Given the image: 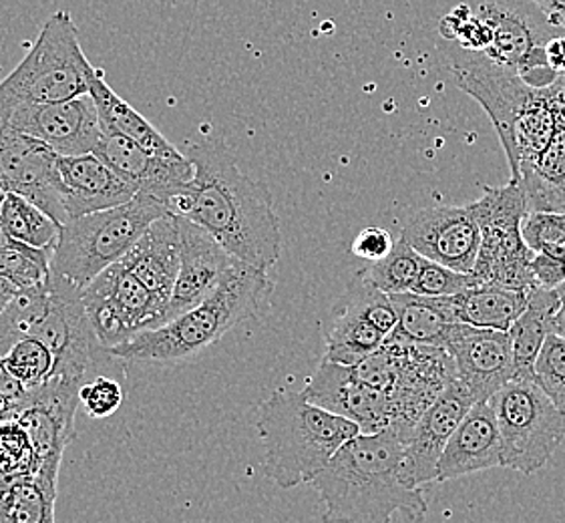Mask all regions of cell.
<instances>
[{"mask_svg": "<svg viewBox=\"0 0 565 523\" xmlns=\"http://www.w3.org/2000/svg\"><path fill=\"white\" fill-rule=\"evenodd\" d=\"M395 242L388 230L371 226L361 230L352 239V254L366 262L383 260L395 248Z\"/></svg>", "mask_w": 565, "mask_h": 523, "instance_id": "obj_38", "label": "cell"}, {"mask_svg": "<svg viewBox=\"0 0 565 523\" xmlns=\"http://www.w3.org/2000/svg\"><path fill=\"white\" fill-rule=\"evenodd\" d=\"M90 71L73 17L67 11L51 14L26 57L0 81V117L24 105L87 95Z\"/></svg>", "mask_w": 565, "mask_h": 523, "instance_id": "obj_6", "label": "cell"}, {"mask_svg": "<svg viewBox=\"0 0 565 523\" xmlns=\"http://www.w3.org/2000/svg\"><path fill=\"white\" fill-rule=\"evenodd\" d=\"M533 2L542 11L547 23L565 33V0H533Z\"/></svg>", "mask_w": 565, "mask_h": 523, "instance_id": "obj_42", "label": "cell"}, {"mask_svg": "<svg viewBox=\"0 0 565 523\" xmlns=\"http://www.w3.org/2000/svg\"><path fill=\"white\" fill-rule=\"evenodd\" d=\"M89 95L97 105L103 127L124 134L125 137L134 139L139 146L158 156H166V158L181 156L178 148L171 146L170 141L161 136L143 115L137 114V109L109 87V83L103 77V71H97L95 67L89 73Z\"/></svg>", "mask_w": 565, "mask_h": 523, "instance_id": "obj_25", "label": "cell"}, {"mask_svg": "<svg viewBox=\"0 0 565 523\" xmlns=\"http://www.w3.org/2000/svg\"><path fill=\"white\" fill-rule=\"evenodd\" d=\"M559 305L562 288L535 286L530 290L527 307L508 330L513 346L515 376H535L533 364L542 351L543 342L554 332L555 312Z\"/></svg>", "mask_w": 565, "mask_h": 523, "instance_id": "obj_24", "label": "cell"}, {"mask_svg": "<svg viewBox=\"0 0 565 523\" xmlns=\"http://www.w3.org/2000/svg\"><path fill=\"white\" fill-rule=\"evenodd\" d=\"M476 285H479V280L473 274L459 273L445 264L425 258L418 270L417 282L411 292L425 296H455Z\"/></svg>", "mask_w": 565, "mask_h": 523, "instance_id": "obj_36", "label": "cell"}, {"mask_svg": "<svg viewBox=\"0 0 565 523\" xmlns=\"http://www.w3.org/2000/svg\"><path fill=\"white\" fill-rule=\"evenodd\" d=\"M19 292H21V288H19V286L0 276V312L11 305L12 298L19 295Z\"/></svg>", "mask_w": 565, "mask_h": 523, "instance_id": "obj_43", "label": "cell"}, {"mask_svg": "<svg viewBox=\"0 0 565 523\" xmlns=\"http://www.w3.org/2000/svg\"><path fill=\"white\" fill-rule=\"evenodd\" d=\"M0 119L23 134L41 139L58 156L90 153L103 137L99 111L89 93L67 102L17 107Z\"/></svg>", "mask_w": 565, "mask_h": 523, "instance_id": "obj_15", "label": "cell"}, {"mask_svg": "<svg viewBox=\"0 0 565 523\" xmlns=\"http://www.w3.org/2000/svg\"><path fill=\"white\" fill-rule=\"evenodd\" d=\"M545 58L557 77H565V34H555L545 43Z\"/></svg>", "mask_w": 565, "mask_h": 523, "instance_id": "obj_41", "label": "cell"}, {"mask_svg": "<svg viewBox=\"0 0 565 523\" xmlns=\"http://www.w3.org/2000/svg\"><path fill=\"white\" fill-rule=\"evenodd\" d=\"M495 467H503L498 417L489 401H477L443 449L437 463V481L443 483Z\"/></svg>", "mask_w": 565, "mask_h": 523, "instance_id": "obj_20", "label": "cell"}, {"mask_svg": "<svg viewBox=\"0 0 565 523\" xmlns=\"http://www.w3.org/2000/svg\"><path fill=\"white\" fill-rule=\"evenodd\" d=\"M57 160L55 149L0 119V190L29 198L65 224Z\"/></svg>", "mask_w": 565, "mask_h": 523, "instance_id": "obj_12", "label": "cell"}, {"mask_svg": "<svg viewBox=\"0 0 565 523\" xmlns=\"http://www.w3.org/2000/svg\"><path fill=\"white\" fill-rule=\"evenodd\" d=\"M264 473L278 488L310 483L342 445L361 433L356 423L308 401L305 391H276L258 409Z\"/></svg>", "mask_w": 565, "mask_h": 523, "instance_id": "obj_4", "label": "cell"}, {"mask_svg": "<svg viewBox=\"0 0 565 523\" xmlns=\"http://www.w3.org/2000/svg\"><path fill=\"white\" fill-rule=\"evenodd\" d=\"M4 195H7V192L0 190V248H12V246H21V244L12 238L11 234H9V230L4 226V220H2V202H4Z\"/></svg>", "mask_w": 565, "mask_h": 523, "instance_id": "obj_44", "label": "cell"}, {"mask_svg": "<svg viewBox=\"0 0 565 523\" xmlns=\"http://www.w3.org/2000/svg\"><path fill=\"white\" fill-rule=\"evenodd\" d=\"M51 300L53 295L46 282L33 288H21L11 305L0 312V356L9 353L17 342L33 337L39 322L51 307Z\"/></svg>", "mask_w": 565, "mask_h": 523, "instance_id": "obj_29", "label": "cell"}, {"mask_svg": "<svg viewBox=\"0 0 565 523\" xmlns=\"http://www.w3.org/2000/svg\"><path fill=\"white\" fill-rule=\"evenodd\" d=\"M498 417L503 467L532 476L564 444L565 415L535 376H515L489 398Z\"/></svg>", "mask_w": 565, "mask_h": 523, "instance_id": "obj_7", "label": "cell"}, {"mask_svg": "<svg viewBox=\"0 0 565 523\" xmlns=\"http://www.w3.org/2000/svg\"><path fill=\"white\" fill-rule=\"evenodd\" d=\"M57 166L67 220L127 204L137 194L95 151L58 156Z\"/></svg>", "mask_w": 565, "mask_h": 523, "instance_id": "obj_21", "label": "cell"}, {"mask_svg": "<svg viewBox=\"0 0 565 523\" xmlns=\"http://www.w3.org/2000/svg\"><path fill=\"white\" fill-rule=\"evenodd\" d=\"M302 391L308 401L356 423L361 433L383 431L393 419L391 398L385 391L362 381L354 366L349 364L322 359Z\"/></svg>", "mask_w": 565, "mask_h": 523, "instance_id": "obj_17", "label": "cell"}, {"mask_svg": "<svg viewBox=\"0 0 565 523\" xmlns=\"http://www.w3.org/2000/svg\"><path fill=\"white\" fill-rule=\"evenodd\" d=\"M521 236L533 254H547L555 260L565 262V210L527 212L521 224Z\"/></svg>", "mask_w": 565, "mask_h": 523, "instance_id": "obj_34", "label": "cell"}, {"mask_svg": "<svg viewBox=\"0 0 565 523\" xmlns=\"http://www.w3.org/2000/svg\"><path fill=\"white\" fill-rule=\"evenodd\" d=\"M423 262H425L423 254H418L405 239L398 238L395 242V248L386 258L369 262L371 266H366L361 274L386 295L408 292L417 282Z\"/></svg>", "mask_w": 565, "mask_h": 523, "instance_id": "obj_30", "label": "cell"}, {"mask_svg": "<svg viewBox=\"0 0 565 523\" xmlns=\"http://www.w3.org/2000/svg\"><path fill=\"white\" fill-rule=\"evenodd\" d=\"M175 220L180 228V273L166 310V322L198 307L238 260L190 217L175 216Z\"/></svg>", "mask_w": 565, "mask_h": 523, "instance_id": "obj_19", "label": "cell"}, {"mask_svg": "<svg viewBox=\"0 0 565 523\" xmlns=\"http://www.w3.org/2000/svg\"><path fill=\"white\" fill-rule=\"evenodd\" d=\"M39 471V457L29 433L17 419L0 421V490L12 481L33 478Z\"/></svg>", "mask_w": 565, "mask_h": 523, "instance_id": "obj_31", "label": "cell"}, {"mask_svg": "<svg viewBox=\"0 0 565 523\" xmlns=\"http://www.w3.org/2000/svg\"><path fill=\"white\" fill-rule=\"evenodd\" d=\"M530 292L505 288L499 285L471 286L461 295H455L457 314L461 322L481 327V329L505 330L520 319L527 307Z\"/></svg>", "mask_w": 565, "mask_h": 523, "instance_id": "obj_26", "label": "cell"}, {"mask_svg": "<svg viewBox=\"0 0 565 523\" xmlns=\"http://www.w3.org/2000/svg\"><path fill=\"white\" fill-rule=\"evenodd\" d=\"M469 205L481 228V248L471 274L483 285L533 290L537 286L533 250L521 236L530 205L521 182L511 178L503 188H486L483 195Z\"/></svg>", "mask_w": 565, "mask_h": 523, "instance_id": "obj_8", "label": "cell"}, {"mask_svg": "<svg viewBox=\"0 0 565 523\" xmlns=\"http://www.w3.org/2000/svg\"><path fill=\"white\" fill-rule=\"evenodd\" d=\"M473 393L459 376H452L439 397L430 403L408 433L403 459V476L408 485L423 488L437 481V463L452 431L463 421L467 410L476 405Z\"/></svg>", "mask_w": 565, "mask_h": 523, "instance_id": "obj_16", "label": "cell"}, {"mask_svg": "<svg viewBox=\"0 0 565 523\" xmlns=\"http://www.w3.org/2000/svg\"><path fill=\"white\" fill-rule=\"evenodd\" d=\"M391 300L398 314V324L393 334L408 342L433 344L441 349L447 330L455 322H461L455 296H425L408 290L391 295Z\"/></svg>", "mask_w": 565, "mask_h": 523, "instance_id": "obj_23", "label": "cell"}, {"mask_svg": "<svg viewBox=\"0 0 565 523\" xmlns=\"http://www.w3.org/2000/svg\"><path fill=\"white\" fill-rule=\"evenodd\" d=\"M55 498L57 491L49 490L34 476L17 479L0 490V522H55Z\"/></svg>", "mask_w": 565, "mask_h": 523, "instance_id": "obj_28", "label": "cell"}, {"mask_svg": "<svg viewBox=\"0 0 565 523\" xmlns=\"http://www.w3.org/2000/svg\"><path fill=\"white\" fill-rule=\"evenodd\" d=\"M266 270L236 260L222 282L198 307L168 320L158 329L143 330L111 349L131 364H180L204 353L244 320L256 319L270 300Z\"/></svg>", "mask_w": 565, "mask_h": 523, "instance_id": "obj_3", "label": "cell"}, {"mask_svg": "<svg viewBox=\"0 0 565 523\" xmlns=\"http://www.w3.org/2000/svg\"><path fill=\"white\" fill-rule=\"evenodd\" d=\"M81 305L107 349L166 322V305H161L158 296L139 282L121 260L93 278L81 292Z\"/></svg>", "mask_w": 565, "mask_h": 523, "instance_id": "obj_10", "label": "cell"}, {"mask_svg": "<svg viewBox=\"0 0 565 523\" xmlns=\"http://www.w3.org/2000/svg\"><path fill=\"white\" fill-rule=\"evenodd\" d=\"M396 324L398 314L391 295L359 273L328 317L324 359L354 366L379 351L395 332Z\"/></svg>", "mask_w": 565, "mask_h": 523, "instance_id": "obj_11", "label": "cell"}, {"mask_svg": "<svg viewBox=\"0 0 565 523\" xmlns=\"http://www.w3.org/2000/svg\"><path fill=\"white\" fill-rule=\"evenodd\" d=\"M51 254L53 250L31 248L24 244L0 248V276L19 288L45 285L51 268Z\"/></svg>", "mask_w": 565, "mask_h": 523, "instance_id": "obj_33", "label": "cell"}, {"mask_svg": "<svg viewBox=\"0 0 565 523\" xmlns=\"http://www.w3.org/2000/svg\"><path fill=\"white\" fill-rule=\"evenodd\" d=\"M26 395H29L26 387L17 376L12 375L4 359L0 356V410H2L4 419L14 417V413L23 407Z\"/></svg>", "mask_w": 565, "mask_h": 523, "instance_id": "obj_39", "label": "cell"}, {"mask_svg": "<svg viewBox=\"0 0 565 523\" xmlns=\"http://www.w3.org/2000/svg\"><path fill=\"white\" fill-rule=\"evenodd\" d=\"M401 238L427 260L459 273H473L481 248V228L471 205H433L408 217Z\"/></svg>", "mask_w": 565, "mask_h": 523, "instance_id": "obj_14", "label": "cell"}, {"mask_svg": "<svg viewBox=\"0 0 565 523\" xmlns=\"http://www.w3.org/2000/svg\"><path fill=\"white\" fill-rule=\"evenodd\" d=\"M532 268L537 286L562 288L565 285V262L555 260L547 254H533Z\"/></svg>", "mask_w": 565, "mask_h": 523, "instance_id": "obj_40", "label": "cell"}, {"mask_svg": "<svg viewBox=\"0 0 565 523\" xmlns=\"http://www.w3.org/2000/svg\"><path fill=\"white\" fill-rule=\"evenodd\" d=\"M523 0H471V9L493 31L486 57L503 67L515 68L521 79L535 89H545L559 79L545 58V43L555 34H565L545 21L532 0L530 9Z\"/></svg>", "mask_w": 565, "mask_h": 523, "instance_id": "obj_9", "label": "cell"}, {"mask_svg": "<svg viewBox=\"0 0 565 523\" xmlns=\"http://www.w3.org/2000/svg\"><path fill=\"white\" fill-rule=\"evenodd\" d=\"M170 214L161 200L134 195L127 204L71 217L51 254L46 286L53 295L81 298V292L103 270L121 260L151 222Z\"/></svg>", "mask_w": 565, "mask_h": 523, "instance_id": "obj_5", "label": "cell"}, {"mask_svg": "<svg viewBox=\"0 0 565 523\" xmlns=\"http://www.w3.org/2000/svg\"><path fill=\"white\" fill-rule=\"evenodd\" d=\"M2 359L12 375L23 383L26 391L41 387L55 371V354L45 342L34 337L17 342Z\"/></svg>", "mask_w": 565, "mask_h": 523, "instance_id": "obj_32", "label": "cell"}, {"mask_svg": "<svg viewBox=\"0 0 565 523\" xmlns=\"http://www.w3.org/2000/svg\"><path fill=\"white\" fill-rule=\"evenodd\" d=\"M533 375L565 415V339L552 332L533 364Z\"/></svg>", "mask_w": 565, "mask_h": 523, "instance_id": "obj_35", "label": "cell"}, {"mask_svg": "<svg viewBox=\"0 0 565 523\" xmlns=\"http://www.w3.org/2000/svg\"><path fill=\"white\" fill-rule=\"evenodd\" d=\"M180 248L178 220L173 214H166L151 222L141 238L121 258L125 268H129L139 282L158 296L166 310L180 273Z\"/></svg>", "mask_w": 565, "mask_h": 523, "instance_id": "obj_22", "label": "cell"}, {"mask_svg": "<svg viewBox=\"0 0 565 523\" xmlns=\"http://www.w3.org/2000/svg\"><path fill=\"white\" fill-rule=\"evenodd\" d=\"M95 153L111 170L129 183L137 194L153 195L168 204L171 195L178 194L185 183L192 182L193 166L185 153L178 158H166L139 146L119 131L103 127V137Z\"/></svg>", "mask_w": 565, "mask_h": 523, "instance_id": "obj_18", "label": "cell"}, {"mask_svg": "<svg viewBox=\"0 0 565 523\" xmlns=\"http://www.w3.org/2000/svg\"><path fill=\"white\" fill-rule=\"evenodd\" d=\"M405 437L395 427L359 433L310 481L327 522H418L427 501L403 476Z\"/></svg>", "mask_w": 565, "mask_h": 523, "instance_id": "obj_2", "label": "cell"}, {"mask_svg": "<svg viewBox=\"0 0 565 523\" xmlns=\"http://www.w3.org/2000/svg\"><path fill=\"white\" fill-rule=\"evenodd\" d=\"M2 220L12 238L31 248L53 250L61 234V222L46 214L41 205L21 194H7L2 202Z\"/></svg>", "mask_w": 565, "mask_h": 523, "instance_id": "obj_27", "label": "cell"}, {"mask_svg": "<svg viewBox=\"0 0 565 523\" xmlns=\"http://www.w3.org/2000/svg\"><path fill=\"white\" fill-rule=\"evenodd\" d=\"M185 156L192 161V182L171 195L168 212L190 217L234 258L268 273L282 254L270 190L239 170L232 149L220 137L188 143Z\"/></svg>", "mask_w": 565, "mask_h": 523, "instance_id": "obj_1", "label": "cell"}, {"mask_svg": "<svg viewBox=\"0 0 565 523\" xmlns=\"http://www.w3.org/2000/svg\"><path fill=\"white\" fill-rule=\"evenodd\" d=\"M441 349L451 356L457 376L476 401H489L499 388L515 378V361L509 332L455 322L447 330Z\"/></svg>", "mask_w": 565, "mask_h": 523, "instance_id": "obj_13", "label": "cell"}, {"mask_svg": "<svg viewBox=\"0 0 565 523\" xmlns=\"http://www.w3.org/2000/svg\"><path fill=\"white\" fill-rule=\"evenodd\" d=\"M124 397L121 381L111 375L93 376L79 391L81 405L90 419L114 417Z\"/></svg>", "mask_w": 565, "mask_h": 523, "instance_id": "obj_37", "label": "cell"}, {"mask_svg": "<svg viewBox=\"0 0 565 523\" xmlns=\"http://www.w3.org/2000/svg\"><path fill=\"white\" fill-rule=\"evenodd\" d=\"M554 332L565 339V285L562 286V305H559L557 312H555Z\"/></svg>", "mask_w": 565, "mask_h": 523, "instance_id": "obj_45", "label": "cell"}]
</instances>
